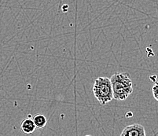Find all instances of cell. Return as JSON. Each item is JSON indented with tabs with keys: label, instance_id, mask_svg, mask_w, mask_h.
Segmentation results:
<instances>
[{
	"label": "cell",
	"instance_id": "4",
	"mask_svg": "<svg viewBox=\"0 0 158 136\" xmlns=\"http://www.w3.org/2000/svg\"><path fill=\"white\" fill-rule=\"evenodd\" d=\"M21 128L24 134H31L35 131L36 127L33 122L32 119L26 118L21 122Z\"/></svg>",
	"mask_w": 158,
	"mask_h": 136
},
{
	"label": "cell",
	"instance_id": "1",
	"mask_svg": "<svg viewBox=\"0 0 158 136\" xmlns=\"http://www.w3.org/2000/svg\"><path fill=\"white\" fill-rule=\"evenodd\" d=\"M113 98L117 101H123L133 92V84L128 73L116 72L111 76Z\"/></svg>",
	"mask_w": 158,
	"mask_h": 136
},
{
	"label": "cell",
	"instance_id": "3",
	"mask_svg": "<svg viewBox=\"0 0 158 136\" xmlns=\"http://www.w3.org/2000/svg\"><path fill=\"white\" fill-rule=\"evenodd\" d=\"M121 136H146V131L143 125L134 124L127 126L120 134Z\"/></svg>",
	"mask_w": 158,
	"mask_h": 136
},
{
	"label": "cell",
	"instance_id": "6",
	"mask_svg": "<svg viewBox=\"0 0 158 136\" xmlns=\"http://www.w3.org/2000/svg\"><path fill=\"white\" fill-rule=\"evenodd\" d=\"M151 91H152V92H153V97H154L155 100H156V101H157L158 100V96H157L158 89H157V84H156V82H155L154 86H153V87H152Z\"/></svg>",
	"mask_w": 158,
	"mask_h": 136
},
{
	"label": "cell",
	"instance_id": "2",
	"mask_svg": "<svg viewBox=\"0 0 158 136\" xmlns=\"http://www.w3.org/2000/svg\"><path fill=\"white\" fill-rule=\"evenodd\" d=\"M93 93L100 105H105L113 99V89L110 79L108 77H98L94 80Z\"/></svg>",
	"mask_w": 158,
	"mask_h": 136
},
{
	"label": "cell",
	"instance_id": "5",
	"mask_svg": "<svg viewBox=\"0 0 158 136\" xmlns=\"http://www.w3.org/2000/svg\"><path fill=\"white\" fill-rule=\"evenodd\" d=\"M32 121L35 124V127H39V128H44L47 124V117L42 114H36V115L34 116Z\"/></svg>",
	"mask_w": 158,
	"mask_h": 136
}]
</instances>
